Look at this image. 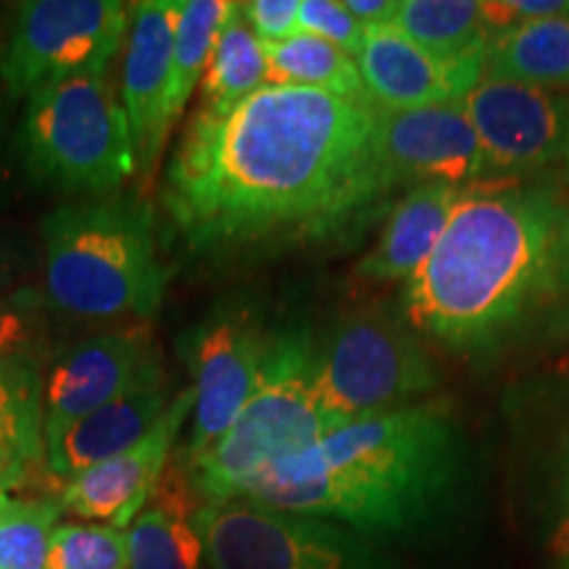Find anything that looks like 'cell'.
<instances>
[{
  "mask_svg": "<svg viewBox=\"0 0 569 569\" xmlns=\"http://www.w3.org/2000/svg\"><path fill=\"white\" fill-rule=\"evenodd\" d=\"M396 190L369 98L264 84L232 111H196L161 180L169 230L190 253L325 240Z\"/></svg>",
  "mask_w": 569,
  "mask_h": 569,
  "instance_id": "obj_1",
  "label": "cell"
},
{
  "mask_svg": "<svg viewBox=\"0 0 569 569\" xmlns=\"http://www.w3.org/2000/svg\"><path fill=\"white\" fill-rule=\"evenodd\" d=\"M546 180L461 196L403 288L401 311L425 340L469 361L569 340V196Z\"/></svg>",
  "mask_w": 569,
  "mask_h": 569,
  "instance_id": "obj_2",
  "label": "cell"
},
{
  "mask_svg": "<svg viewBox=\"0 0 569 569\" xmlns=\"http://www.w3.org/2000/svg\"><path fill=\"white\" fill-rule=\"evenodd\" d=\"M457 461L453 415L443 398H432L336 427L274 461L240 501L388 536L430 517L451 488Z\"/></svg>",
  "mask_w": 569,
  "mask_h": 569,
  "instance_id": "obj_3",
  "label": "cell"
},
{
  "mask_svg": "<svg viewBox=\"0 0 569 569\" xmlns=\"http://www.w3.org/2000/svg\"><path fill=\"white\" fill-rule=\"evenodd\" d=\"M42 296L77 319H148L167 272L156 248L153 209L142 198L101 196L63 203L40 222Z\"/></svg>",
  "mask_w": 569,
  "mask_h": 569,
  "instance_id": "obj_4",
  "label": "cell"
},
{
  "mask_svg": "<svg viewBox=\"0 0 569 569\" xmlns=\"http://www.w3.org/2000/svg\"><path fill=\"white\" fill-rule=\"evenodd\" d=\"M17 138L27 177L56 193L113 196L134 177L130 122L109 71L71 74L30 92Z\"/></svg>",
  "mask_w": 569,
  "mask_h": 569,
  "instance_id": "obj_5",
  "label": "cell"
},
{
  "mask_svg": "<svg viewBox=\"0 0 569 569\" xmlns=\"http://www.w3.org/2000/svg\"><path fill=\"white\" fill-rule=\"evenodd\" d=\"M336 430L315 388V338L309 330L277 332L264 380L230 430L188 461L201 503L240 501L274 461L301 453Z\"/></svg>",
  "mask_w": 569,
  "mask_h": 569,
  "instance_id": "obj_6",
  "label": "cell"
},
{
  "mask_svg": "<svg viewBox=\"0 0 569 569\" xmlns=\"http://www.w3.org/2000/svg\"><path fill=\"white\" fill-rule=\"evenodd\" d=\"M315 388L322 415L340 427L427 401L440 372L403 311L365 306L315 340Z\"/></svg>",
  "mask_w": 569,
  "mask_h": 569,
  "instance_id": "obj_7",
  "label": "cell"
},
{
  "mask_svg": "<svg viewBox=\"0 0 569 569\" xmlns=\"http://www.w3.org/2000/svg\"><path fill=\"white\" fill-rule=\"evenodd\" d=\"M193 528L211 569H382L343 525L251 501L201 503Z\"/></svg>",
  "mask_w": 569,
  "mask_h": 569,
  "instance_id": "obj_8",
  "label": "cell"
},
{
  "mask_svg": "<svg viewBox=\"0 0 569 569\" xmlns=\"http://www.w3.org/2000/svg\"><path fill=\"white\" fill-rule=\"evenodd\" d=\"M130 32L122 0H30L0 56V80L11 98L84 71H109Z\"/></svg>",
  "mask_w": 569,
  "mask_h": 569,
  "instance_id": "obj_9",
  "label": "cell"
},
{
  "mask_svg": "<svg viewBox=\"0 0 569 569\" xmlns=\"http://www.w3.org/2000/svg\"><path fill=\"white\" fill-rule=\"evenodd\" d=\"M274 343L277 332L267 330L251 309L240 306H219L190 332L193 427L184 446V465L230 430L264 380Z\"/></svg>",
  "mask_w": 569,
  "mask_h": 569,
  "instance_id": "obj_10",
  "label": "cell"
},
{
  "mask_svg": "<svg viewBox=\"0 0 569 569\" xmlns=\"http://www.w3.org/2000/svg\"><path fill=\"white\" fill-rule=\"evenodd\" d=\"M461 106L498 180L569 174V90L482 77Z\"/></svg>",
  "mask_w": 569,
  "mask_h": 569,
  "instance_id": "obj_11",
  "label": "cell"
},
{
  "mask_svg": "<svg viewBox=\"0 0 569 569\" xmlns=\"http://www.w3.org/2000/svg\"><path fill=\"white\" fill-rule=\"evenodd\" d=\"M380 151L396 188L443 182L472 190L503 182L490 167L461 103L380 111Z\"/></svg>",
  "mask_w": 569,
  "mask_h": 569,
  "instance_id": "obj_12",
  "label": "cell"
},
{
  "mask_svg": "<svg viewBox=\"0 0 569 569\" xmlns=\"http://www.w3.org/2000/svg\"><path fill=\"white\" fill-rule=\"evenodd\" d=\"M159 377L163 372L148 327L82 340L56 361L42 382V438Z\"/></svg>",
  "mask_w": 569,
  "mask_h": 569,
  "instance_id": "obj_13",
  "label": "cell"
},
{
  "mask_svg": "<svg viewBox=\"0 0 569 569\" xmlns=\"http://www.w3.org/2000/svg\"><path fill=\"white\" fill-rule=\"evenodd\" d=\"M174 19V0H142L130 6L122 103L132 134L134 177L146 188L156 180L163 146L174 127L169 119Z\"/></svg>",
  "mask_w": 569,
  "mask_h": 569,
  "instance_id": "obj_14",
  "label": "cell"
},
{
  "mask_svg": "<svg viewBox=\"0 0 569 569\" xmlns=\"http://www.w3.org/2000/svg\"><path fill=\"white\" fill-rule=\"evenodd\" d=\"M356 63L367 98L380 111L461 103L486 77V53L438 59L409 40L393 21L365 27Z\"/></svg>",
  "mask_w": 569,
  "mask_h": 569,
  "instance_id": "obj_15",
  "label": "cell"
},
{
  "mask_svg": "<svg viewBox=\"0 0 569 569\" xmlns=\"http://www.w3.org/2000/svg\"><path fill=\"white\" fill-rule=\"evenodd\" d=\"M190 415H193V390L188 388L172 398L167 415L146 438L67 482L59 501L61 511L82 522L124 530L151 501L172 459L177 436Z\"/></svg>",
  "mask_w": 569,
  "mask_h": 569,
  "instance_id": "obj_16",
  "label": "cell"
},
{
  "mask_svg": "<svg viewBox=\"0 0 569 569\" xmlns=\"http://www.w3.org/2000/svg\"><path fill=\"white\" fill-rule=\"evenodd\" d=\"M167 380L142 382L130 393L113 398L106 407L90 411L74 422L46 436V467L56 480L71 482L90 467L132 448L167 415Z\"/></svg>",
  "mask_w": 569,
  "mask_h": 569,
  "instance_id": "obj_17",
  "label": "cell"
},
{
  "mask_svg": "<svg viewBox=\"0 0 569 569\" xmlns=\"http://www.w3.org/2000/svg\"><path fill=\"white\" fill-rule=\"evenodd\" d=\"M465 193V188L443 182H425L409 188V193L393 203L380 238L359 261L356 272L372 282L407 284L436 251L448 219Z\"/></svg>",
  "mask_w": 569,
  "mask_h": 569,
  "instance_id": "obj_18",
  "label": "cell"
},
{
  "mask_svg": "<svg viewBox=\"0 0 569 569\" xmlns=\"http://www.w3.org/2000/svg\"><path fill=\"white\" fill-rule=\"evenodd\" d=\"M193 482L180 467H167L146 509L124 528L130 569H201L203 543L193 528Z\"/></svg>",
  "mask_w": 569,
  "mask_h": 569,
  "instance_id": "obj_19",
  "label": "cell"
},
{
  "mask_svg": "<svg viewBox=\"0 0 569 569\" xmlns=\"http://www.w3.org/2000/svg\"><path fill=\"white\" fill-rule=\"evenodd\" d=\"M486 77L569 90V13L496 32L486 51Z\"/></svg>",
  "mask_w": 569,
  "mask_h": 569,
  "instance_id": "obj_20",
  "label": "cell"
},
{
  "mask_svg": "<svg viewBox=\"0 0 569 569\" xmlns=\"http://www.w3.org/2000/svg\"><path fill=\"white\" fill-rule=\"evenodd\" d=\"M267 84L264 48L243 19L240 3H232L222 21L217 46L201 80L198 111L224 113Z\"/></svg>",
  "mask_w": 569,
  "mask_h": 569,
  "instance_id": "obj_21",
  "label": "cell"
},
{
  "mask_svg": "<svg viewBox=\"0 0 569 569\" xmlns=\"http://www.w3.org/2000/svg\"><path fill=\"white\" fill-rule=\"evenodd\" d=\"M46 461L40 375L27 361H0V469L19 482Z\"/></svg>",
  "mask_w": 569,
  "mask_h": 569,
  "instance_id": "obj_22",
  "label": "cell"
},
{
  "mask_svg": "<svg viewBox=\"0 0 569 569\" xmlns=\"http://www.w3.org/2000/svg\"><path fill=\"white\" fill-rule=\"evenodd\" d=\"M264 48L267 84L272 88H311L346 98H367L359 63L353 56L309 32Z\"/></svg>",
  "mask_w": 569,
  "mask_h": 569,
  "instance_id": "obj_23",
  "label": "cell"
},
{
  "mask_svg": "<svg viewBox=\"0 0 569 569\" xmlns=\"http://www.w3.org/2000/svg\"><path fill=\"white\" fill-rule=\"evenodd\" d=\"M393 24L438 59L486 53L490 34L475 0H398Z\"/></svg>",
  "mask_w": 569,
  "mask_h": 569,
  "instance_id": "obj_24",
  "label": "cell"
},
{
  "mask_svg": "<svg viewBox=\"0 0 569 569\" xmlns=\"http://www.w3.org/2000/svg\"><path fill=\"white\" fill-rule=\"evenodd\" d=\"M174 6L172 80H169V119H172V124L182 117L184 106L203 80L222 21L232 3H224V0H174Z\"/></svg>",
  "mask_w": 569,
  "mask_h": 569,
  "instance_id": "obj_25",
  "label": "cell"
},
{
  "mask_svg": "<svg viewBox=\"0 0 569 569\" xmlns=\"http://www.w3.org/2000/svg\"><path fill=\"white\" fill-rule=\"evenodd\" d=\"M59 501H11L0 511V569H46Z\"/></svg>",
  "mask_w": 569,
  "mask_h": 569,
  "instance_id": "obj_26",
  "label": "cell"
},
{
  "mask_svg": "<svg viewBox=\"0 0 569 569\" xmlns=\"http://www.w3.org/2000/svg\"><path fill=\"white\" fill-rule=\"evenodd\" d=\"M46 569H130L124 530L96 522H61Z\"/></svg>",
  "mask_w": 569,
  "mask_h": 569,
  "instance_id": "obj_27",
  "label": "cell"
},
{
  "mask_svg": "<svg viewBox=\"0 0 569 569\" xmlns=\"http://www.w3.org/2000/svg\"><path fill=\"white\" fill-rule=\"evenodd\" d=\"M46 296L34 288H11L0 293V361H27L40 351L48 336Z\"/></svg>",
  "mask_w": 569,
  "mask_h": 569,
  "instance_id": "obj_28",
  "label": "cell"
},
{
  "mask_svg": "<svg viewBox=\"0 0 569 569\" xmlns=\"http://www.w3.org/2000/svg\"><path fill=\"white\" fill-rule=\"evenodd\" d=\"M298 32L322 38L348 56H359L365 27L346 11L343 0H301L298 3Z\"/></svg>",
  "mask_w": 569,
  "mask_h": 569,
  "instance_id": "obj_29",
  "label": "cell"
},
{
  "mask_svg": "<svg viewBox=\"0 0 569 569\" xmlns=\"http://www.w3.org/2000/svg\"><path fill=\"white\" fill-rule=\"evenodd\" d=\"M298 3L301 0H248L240 3L243 19L261 46H272L298 32Z\"/></svg>",
  "mask_w": 569,
  "mask_h": 569,
  "instance_id": "obj_30",
  "label": "cell"
},
{
  "mask_svg": "<svg viewBox=\"0 0 569 569\" xmlns=\"http://www.w3.org/2000/svg\"><path fill=\"white\" fill-rule=\"evenodd\" d=\"M482 13L490 34H496L525 21L561 17L569 13V3L567 0H498V3H482Z\"/></svg>",
  "mask_w": 569,
  "mask_h": 569,
  "instance_id": "obj_31",
  "label": "cell"
},
{
  "mask_svg": "<svg viewBox=\"0 0 569 569\" xmlns=\"http://www.w3.org/2000/svg\"><path fill=\"white\" fill-rule=\"evenodd\" d=\"M343 6L361 27H372L393 21L398 0H343Z\"/></svg>",
  "mask_w": 569,
  "mask_h": 569,
  "instance_id": "obj_32",
  "label": "cell"
},
{
  "mask_svg": "<svg viewBox=\"0 0 569 569\" xmlns=\"http://www.w3.org/2000/svg\"><path fill=\"white\" fill-rule=\"evenodd\" d=\"M557 543L561 551L569 553V451H567V467H565V511H561Z\"/></svg>",
  "mask_w": 569,
  "mask_h": 569,
  "instance_id": "obj_33",
  "label": "cell"
},
{
  "mask_svg": "<svg viewBox=\"0 0 569 569\" xmlns=\"http://www.w3.org/2000/svg\"><path fill=\"white\" fill-rule=\"evenodd\" d=\"M13 277H17V264L11 261V256L0 248V293L3 290H11L13 288Z\"/></svg>",
  "mask_w": 569,
  "mask_h": 569,
  "instance_id": "obj_34",
  "label": "cell"
},
{
  "mask_svg": "<svg viewBox=\"0 0 569 569\" xmlns=\"http://www.w3.org/2000/svg\"><path fill=\"white\" fill-rule=\"evenodd\" d=\"M13 486H17V482L11 480V475H6L3 469H0V511H3L13 501V498H11Z\"/></svg>",
  "mask_w": 569,
  "mask_h": 569,
  "instance_id": "obj_35",
  "label": "cell"
},
{
  "mask_svg": "<svg viewBox=\"0 0 569 569\" xmlns=\"http://www.w3.org/2000/svg\"><path fill=\"white\" fill-rule=\"evenodd\" d=\"M567 569H569V561H567Z\"/></svg>",
  "mask_w": 569,
  "mask_h": 569,
  "instance_id": "obj_36",
  "label": "cell"
},
{
  "mask_svg": "<svg viewBox=\"0 0 569 569\" xmlns=\"http://www.w3.org/2000/svg\"><path fill=\"white\" fill-rule=\"evenodd\" d=\"M567 177H569V174H567Z\"/></svg>",
  "mask_w": 569,
  "mask_h": 569,
  "instance_id": "obj_37",
  "label": "cell"
}]
</instances>
